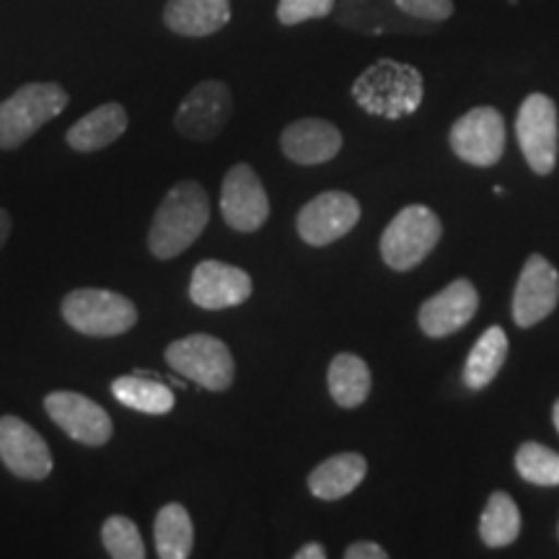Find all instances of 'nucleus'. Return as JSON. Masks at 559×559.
I'll return each mask as SVG.
<instances>
[{"label": "nucleus", "instance_id": "19", "mask_svg": "<svg viewBox=\"0 0 559 559\" xmlns=\"http://www.w3.org/2000/svg\"><path fill=\"white\" fill-rule=\"evenodd\" d=\"M230 21V0H166L164 24L179 37H210Z\"/></svg>", "mask_w": 559, "mask_h": 559}, {"label": "nucleus", "instance_id": "34", "mask_svg": "<svg viewBox=\"0 0 559 559\" xmlns=\"http://www.w3.org/2000/svg\"><path fill=\"white\" fill-rule=\"evenodd\" d=\"M551 419H555V428L559 432V400L555 402V409H551Z\"/></svg>", "mask_w": 559, "mask_h": 559}, {"label": "nucleus", "instance_id": "29", "mask_svg": "<svg viewBox=\"0 0 559 559\" xmlns=\"http://www.w3.org/2000/svg\"><path fill=\"white\" fill-rule=\"evenodd\" d=\"M337 5V0H280L277 21L283 26H296L311 19H326Z\"/></svg>", "mask_w": 559, "mask_h": 559}, {"label": "nucleus", "instance_id": "8", "mask_svg": "<svg viewBox=\"0 0 559 559\" xmlns=\"http://www.w3.org/2000/svg\"><path fill=\"white\" fill-rule=\"evenodd\" d=\"M506 120L495 107H474L453 122L449 143L466 164L489 169L506 153Z\"/></svg>", "mask_w": 559, "mask_h": 559}, {"label": "nucleus", "instance_id": "7", "mask_svg": "<svg viewBox=\"0 0 559 559\" xmlns=\"http://www.w3.org/2000/svg\"><path fill=\"white\" fill-rule=\"evenodd\" d=\"M515 138L521 153L539 177H549L559 153V115L557 104L547 94H528L515 115Z\"/></svg>", "mask_w": 559, "mask_h": 559}, {"label": "nucleus", "instance_id": "25", "mask_svg": "<svg viewBox=\"0 0 559 559\" xmlns=\"http://www.w3.org/2000/svg\"><path fill=\"white\" fill-rule=\"evenodd\" d=\"M521 510L515 506V500L508 492L489 495L485 510H481L479 519V539L489 549H506L513 542H519L521 536Z\"/></svg>", "mask_w": 559, "mask_h": 559}, {"label": "nucleus", "instance_id": "2", "mask_svg": "<svg viewBox=\"0 0 559 559\" xmlns=\"http://www.w3.org/2000/svg\"><path fill=\"white\" fill-rule=\"evenodd\" d=\"M353 99L370 115L396 120L412 115L423 102V75L407 62L379 60L353 83Z\"/></svg>", "mask_w": 559, "mask_h": 559}, {"label": "nucleus", "instance_id": "24", "mask_svg": "<svg viewBox=\"0 0 559 559\" xmlns=\"http://www.w3.org/2000/svg\"><path fill=\"white\" fill-rule=\"evenodd\" d=\"M111 396L124 407L143 412V415H169L177 404L174 391L148 376H120L111 381Z\"/></svg>", "mask_w": 559, "mask_h": 559}, {"label": "nucleus", "instance_id": "21", "mask_svg": "<svg viewBox=\"0 0 559 559\" xmlns=\"http://www.w3.org/2000/svg\"><path fill=\"white\" fill-rule=\"evenodd\" d=\"M368 474V461L355 451L337 453V456H330L321 461L309 474V489L313 498L334 502L347 498L349 492H355L362 485Z\"/></svg>", "mask_w": 559, "mask_h": 559}, {"label": "nucleus", "instance_id": "16", "mask_svg": "<svg viewBox=\"0 0 559 559\" xmlns=\"http://www.w3.org/2000/svg\"><path fill=\"white\" fill-rule=\"evenodd\" d=\"M251 290H254V283H251L247 270L218 260L200 262L190 280V300L207 311L241 306L243 300L251 298Z\"/></svg>", "mask_w": 559, "mask_h": 559}, {"label": "nucleus", "instance_id": "1", "mask_svg": "<svg viewBox=\"0 0 559 559\" xmlns=\"http://www.w3.org/2000/svg\"><path fill=\"white\" fill-rule=\"evenodd\" d=\"M210 223V200L205 187L194 179H181L166 192L153 215L148 249L156 260L185 254Z\"/></svg>", "mask_w": 559, "mask_h": 559}, {"label": "nucleus", "instance_id": "3", "mask_svg": "<svg viewBox=\"0 0 559 559\" xmlns=\"http://www.w3.org/2000/svg\"><path fill=\"white\" fill-rule=\"evenodd\" d=\"M70 102L60 83H26L0 102V151H16L41 124L66 111Z\"/></svg>", "mask_w": 559, "mask_h": 559}, {"label": "nucleus", "instance_id": "14", "mask_svg": "<svg viewBox=\"0 0 559 559\" xmlns=\"http://www.w3.org/2000/svg\"><path fill=\"white\" fill-rule=\"evenodd\" d=\"M0 461L13 477L41 481L52 472V453L45 438L21 417H0Z\"/></svg>", "mask_w": 559, "mask_h": 559}, {"label": "nucleus", "instance_id": "18", "mask_svg": "<svg viewBox=\"0 0 559 559\" xmlns=\"http://www.w3.org/2000/svg\"><path fill=\"white\" fill-rule=\"evenodd\" d=\"M280 148L293 164L319 166L342 151V132L337 124L321 117H304L290 122L280 135Z\"/></svg>", "mask_w": 559, "mask_h": 559}, {"label": "nucleus", "instance_id": "15", "mask_svg": "<svg viewBox=\"0 0 559 559\" xmlns=\"http://www.w3.org/2000/svg\"><path fill=\"white\" fill-rule=\"evenodd\" d=\"M559 304V272L547 257L531 254L513 290V321L523 330L536 326Z\"/></svg>", "mask_w": 559, "mask_h": 559}, {"label": "nucleus", "instance_id": "20", "mask_svg": "<svg viewBox=\"0 0 559 559\" xmlns=\"http://www.w3.org/2000/svg\"><path fill=\"white\" fill-rule=\"evenodd\" d=\"M124 130H128V111H124L122 104L107 102L102 107L91 109L86 117H81L66 132V140L75 153H96L117 143L124 135Z\"/></svg>", "mask_w": 559, "mask_h": 559}, {"label": "nucleus", "instance_id": "4", "mask_svg": "<svg viewBox=\"0 0 559 559\" xmlns=\"http://www.w3.org/2000/svg\"><path fill=\"white\" fill-rule=\"evenodd\" d=\"M62 319L86 337H120L138 324V306L122 293L107 288H79L60 304Z\"/></svg>", "mask_w": 559, "mask_h": 559}, {"label": "nucleus", "instance_id": "6", "mask_svg": "<svg viewBox=\"0 0 559 559\" xmlns=\"http://www.w3.org/2000/svg\"><path fill=\"white\" fill-rule=\"evenodd\" d=\"M166 362L179 376L200 383L207 391H228L236 376L234 355L226 342L213 334H190L166 347Z\"/></svg>", "mask_w": 559, "mask_h": 559}, {"label": "nucleus", "instance_id": "26", "mask_svg": "<svg viewBox=\"0 0 559 559\" xmlns=\"http://www.w3.org/2000/svg\"><path fill=\"white\" fill-rule=\"evenodd\" d=\"M156 539V555L160 559H187L194 547V526L190 513L179 502H169L156 513L153 526Z\"/></svg>", "mask_w": 559, "mask_h": 559}, {"label": "nucleus", "instance_id": "5", "mask_svg": "<svg viewBox=\"0 0 559 559\" xmlns=\"http://www.w3.org/2000/svg\"><path fill=\"white\" fill-rule=\"evenodd\" d=\"M443 226L425 205H407L391 218L381 236V257L394 272H409L428 260L438 247Z\"/></svg>", "mask_w": 559, "mask_h": 559}, {"label": "nucleus", "instance_id": "10", "mask_svg": "<svg viewBox=\"0 0 559 559\" xmlns=\"http://www.w3.org/2000/svg\"><path fill=\"white\" fill-rule=\"evenodd\" d=\"M45 412L58 428L75 443L99 449L115 436L109 412L79 391H52L45 396Z\"/></svg>", "mask_w": 559, "mask_h": 559}, {"label": "nucleus", "instance_id": "13", "mask_svg": "<svg viewBox=\"0 0 559 559\" xmlns=\"http://www.w3.org/2000/svg\"><path fill=\"white\" fill-rule=\"evenodd\" d=\"M479 311V293L472 280L459 277L419 306L417 324L425 337L443 340L464 330Z\"/></svg>", "mask_w": 559, "mask_h": 559}, {"label": "nucleus", "instance_id": "33", "mask_svg": "<svg viewBox=\"0 0 559 559\" xmlns=\"http://www.w3.org/2000/svg\"><path fill=\"white\" fill-rule=\"evenodd\" d=\"M11 228H13V221H11V213L9 210L0 207V249L5 247V241H9L11 236Z\"/></svg>", "mask_w": 559, "mask_h": 559}, {"label": "nucleus", "instance_id": "31", "mask_svg": "<svg viewBox=\"0 0 559 559\" xmlns=\"http://www.w3.org/2000/svg\"><path fill=\"white\" fill-rule=\"evenodd\" d=\"M347 559H386L389 551L376 542H355L345 549Z\"/></svg>", "mask_w": 559, "mask_h": 559}, {"label": "nucleus", "instance_id": "27", "mask_svg": "<svg viewBox=\"0 0 559 559\" xmlns=\"http://www.w3.org/2000/svg\"><path fill=\"white\" fill-rule=\"evenodd\" d=\"M515 472L523 481L536 487H557L559 485V453H555L547 445L528 443L519 445L515 451Z\"/></svg>", "mask_w": 559, "mask_h": 559}, {"label": "nucleus", "instance_id": "17", "mask_svg": "<svg viewBox=\"0 0 559 559\" xmlns=\"http://www.w3.org/2000/svg\"><path fill=\"white\" fill-rule=\"evenodd\" d=\"M334 19L345 29L360 34H423L430 24L409 19L394 0H340L334 5Z\"/></svg>", "mask_w": 559, "mask_h": 559}, {"label": "nucleus", "instance_id": "32", "mask_svg": "<svg viewBox=\"0 0 559 559\" xmlns=\"http://www.w3.org/2000/svg\"><path fill=\"white\" fill-rule=\"evenodd\" d=\"M296 559H324L326 557V549L321 547V544H306V547H300L296 555H293Z\"/></svg>", "mask_w": 559, "mask_h": 559}, {"label": "nucleus", "instance_id": "9", "mask_svg": "<svg viewBox=\"0 0 559 559\" xmlns=\"http://www.w3.org/2000/svg\"><path fill=\"white\" fill-rule=\"evenodd\" d=\"M234 111V96L223 81H202L194 86L174 115V128L187 140L210 143L226 128Z\"/></svg>", "mask_w": 559, "mask_h": 559}, {"label": "nucleus", "instance_id": "30", "mask_svg": "<svg viewBox=\"0 0 559 559\" xmlns=\"http://www.w3.org/2000/svg\"><path fill=\"white\" fill-rule=\"evenodd\" d=\"M394 3L409 19L425 21V24H438L453 16V0H394Z\"/></svg>", "mask_w": 559, "mask_h": 559}, {"label": "nucleus", "instance_id": "28", "mask_svg": "<svg viewBox=\"0 0 559 559\" xmlns=\"http://www.w3.org/2000/svg\"><path fill=\"white\" fill-rule=\"evenodd\" d=\"M102 542L115 559H145V544L135 521L128 515H109L102 526Z\"/></svg>", "mask_w": 559, "mask_h": 559}, {"label": "nucleus", "instance_id": "22", "mask_svg": "<svg viewBox=\"0 0 559 559\" xmlns=\"http://www.w3.org/2000/svg\"><path fill=\"white\" fill-rule=\"evenodd\" d=\"M370 368L360 355L340 353L334 355L326 370V386H330L332 400L345 409H358L366 404L370 394Z\"/></svg>", "mask_w": 559, "mask_h": 559}, {"label": "nucleus", "instance_id": "12", "mask_svg": "<svg viewBox=\"0 0 559 559\" xmlns=\"http://www.w3.org/2000/svg\"><path fill=\"white\" fill-rule=\"evenodd\" d=\"M358 221L360 202L347 192L330 190L317 194L300 207L296 228L309 247H330V243L345 239L349 230L358 226Z\"/></svg>", "mask_w": 559, "mask_h": 559}, {"label": "nucleus", "instance_id": "23", "mask_svg": "<svg viewBox=\"0 0 559 559\" xmlns=\"http://www.w3.org/2000/svg\"><path fill=\"white\" fill-rule=\"evenodd\" d=\"M508 360V334L502 326H489V330L472 347L469 358L464 362V383L472 391L487 389L498 379V373Z\"/></svg>", "mask_w": 559, "mask_h": 559}, {"label": "nucleus", "instance_id": "11", "mask_svg": "<svg viewBox=\"0 0 559 559\" xmlns=\"http://www.w3.org/2000/svg\"><path fill=\"white\" fill-rule=\"evenodd\" d=\"M221 213L228 228L254 234L270 218V198L260 174L249 164L230 166L221 185Z\"/></svg>", "mask_w": 559, "mask_h": 559}]
</instances>
